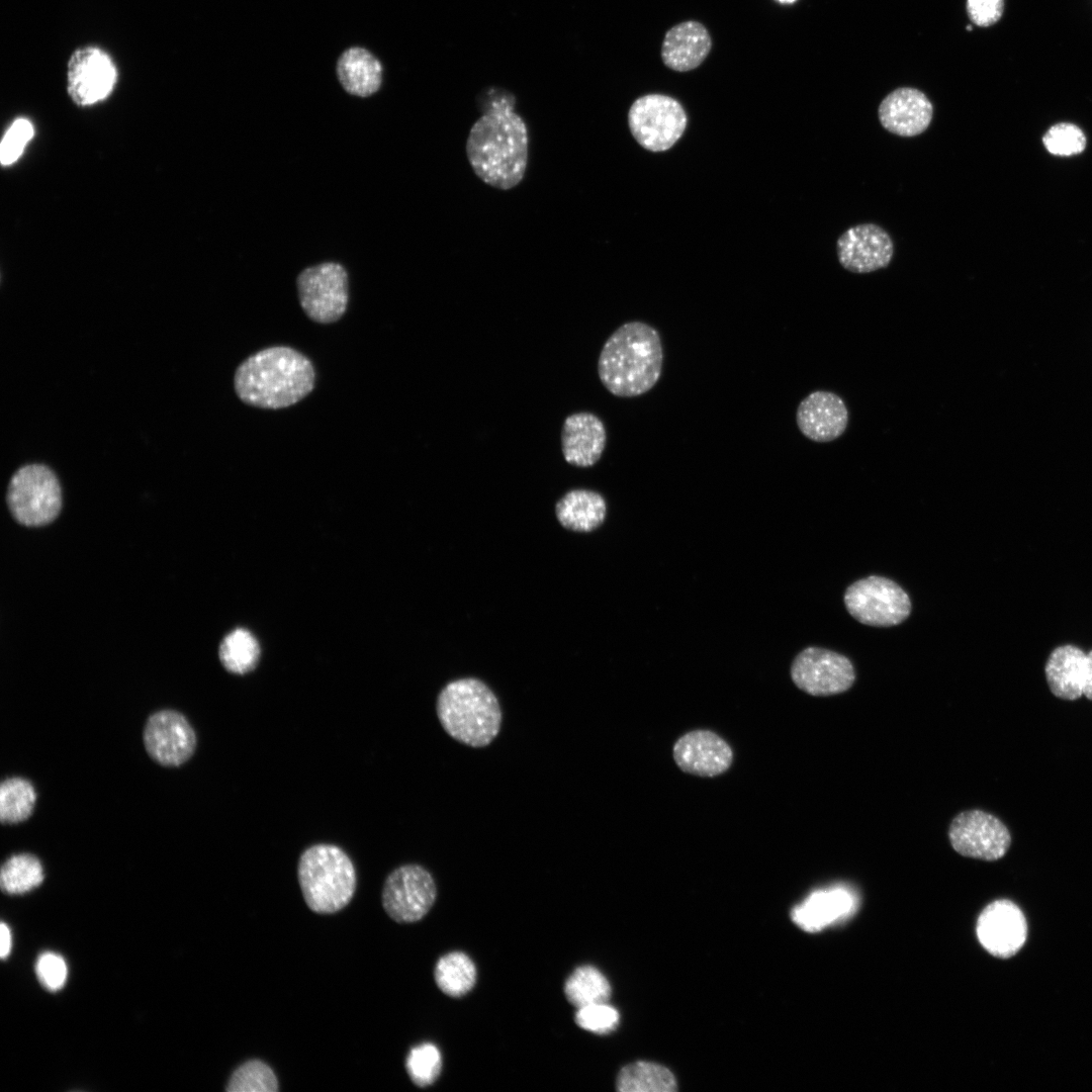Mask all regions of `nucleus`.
I'll list each match as a JSON object with an SVG mask.
<instances>
[{
  "instance_id": "obj_9",
  "label": "nucleus",
  "mask_w": 1092,
  "mask_h": 1092,
  "mask_svg": "<svg viewBox=\"0 0 1092 1092\" xmlns=\"http://www.w3.org/2000/svg\"><path fill=\"white\" fill-rule=\"evenodd\" d=\"M628 122L633 136L643 148L663 152L681 136L688 118L676 99L663 94H647L632 103Z\"/></svg>"
},
{
  "instance_id": "obj_21",
  "label": "nucleus",
  "mask_w": 1092,
  "mask_h": 1092,
  "mask_svg": "<svg viewBox=\"0 0 1092 1092\" xmlns=\"http://www.w3.org/2000/svg\"><path fill=\"white\" fill-rule=\"evenodd\" d=\"M856 909V895L848 888L835 887L812 893L792 910L791 915L803 930L817 932L846 920Z\"/></svg>"
},
{
  "instance_id": "obj_7",
  "label": "nucleus",
  "mask_w": 1092,
  "mask_h": 1092,
  "mask_svg": "<svg viewBox=\"0 0 1092 1092\" xmlns=\"http://www.w3.org/2000/svg\"><path fill=\"white\" fill-rule=\"evenodd\" d=\"M848 613L859 623L873 627H892L911 613L907 593L890 578L871 575L854 581L844 593Z\"/></svg>"
},
{
  "instance_id": "obj_32",
  "label": "nucleus",
  "mask_w": 1092,
  "mask_h": 1092,
  "mask_svg": "<svg viewBox=\"0 0 1092 1092\" xmlns=\"http://www.w3.org/2000/svg\"><path fill=\"white\" fill-rule=\"evenodd\" d=\"M278 1080L272 1069L260 1060L241 1065L229 1080V1092H276Z\"/></svg>"
},
{
  "instance_id": "obj_31",
  "label": "nucleus",
  "mask_w": 1092,
  "mask_h": 1092,
  "mask_svg": "<svg viewBox=\"0 0 1092 1092\" xmlns=\"http://www.w3.org/2000/svg\"><path fill=\"white\" fill-rule=\"evenodd\" d=\"M260 649L256 638L245 629H236L229 633L219 647V659L231 672L246 673L252 670L259 659Z\"/></svg>"
},
{
  "instance_id": "obj_17",
  "label": "nucleus",
  "mask_w": 1092,
  "mask_h": 1092,
  "mask_svg": "<svg viewBox=\"0 0 1092 1092\" xmlns=\"http://www.w3.org/2000/svg\"><path fill=\"white\" fill-rule=\"evenodd\" d=\"M1027 924L1021 910L1009 900H997L989 904L977 922V936L982 946L992 956L1008 959L1023 946Z\"/></svg>"
},
{
  "instance_id": "obj_29",
  "label": "nucleus",
  "mask_w": 1092,
  "mask_h": 1092,
  "mask_svg": "<svg viewBox=\"0 0 1092 1092\" xmlns=\"http://www.w3.org/2000/svg\"><path fill=\"white\" fill-rule=\"evenodd\" d=\"M43 877L41 862L36 856L30 853L14 854L1 868L0 885L7 894H23L38 887Z\"/></svg>"
},
{
  "instance_id": "obj_40",
  "label": "nucleus",
  "mask_w": 1092,
  "mask_h": 1092,
  "mask_svg": "<svg viewBox=\"0 0 1092 1092\" xmlns=\"http://www.w3.org/2000/svg\"><path fill=\"white\" fill-rule=\"evenodd\" d=\"M1083 696L1092 701V649L1087 653V678Z\"/></svg>"
},
{
  "instance_id": "obj_4",
  "label": "nucleus",
  "mask_w": 1092,
  "mask_h": 1092,
  "mask_svg": "<svg viewBox=\"0 0 1092 1092\" xmlns=\"http://www.w3.org/2000/svg\"><path fill=\"white\" fill-rule=\"evenodd\" d=\"M436 711L445 732L473 748L489 745L500 731L503 713L498 699L478 678L448 682L438 695Z\"/></svg>"
},
{
  "instance_id": "obj_33",
  "label": "nucleus",
  "mask_w": 1092,
  "mask_h": 1092,
  "mask_svg": "<svg viewBox=\"0 0 1092 1092\" xmlns=\"http://www.w3.org/2000/svg\"><path fill=\"white\" fill-rule=\"evenodd\" d=\"M405 1069L417 1086L432 1085L442 1070V1056L439 1049L430 1042L414 1046L406 1057Z\"/></svg>"
},
{
  "instance_id": "obj_34",
  "label": "nucleus",
  "mask_w": 1092,
  "mask_h": 1092,
  "mask_svg": "<svg viewBox=\"0 0 1092 1092\" xmlns=\"http://www.w3.org/2000/svg\"><path fill=\"white\" fill-rule=\"evenodd\" d=\"M1046 150L1058 156H1070L1082 152L1086 139L1082 130L1072 123H1058L1043 136Z\"/></svg>"
},
{
  "instance_id": "obj_12",
  "label": "nucleus",
  "mask_w": 1092,
  "mask_h": 1092,
  "mask_svg": "<svg viewBox=\"0 0 1092 1092\" xmlns=\"http://www.w3.org/2000/svg\"><path fill=\"white\" fill-rule=\"evenodd\" d=\"M947 834L950 845L958 853L987 861L1003 857L1011 844V835L1004 823L978 809L956 815Z\"/></svg>"
},
{
  "instance_id": "obj_2",
  "label": "nucleus",
  "mask_w": 1092,
  "mask_h": 1092,
  "mask_svg": "<svg viewBox=\"0 0 1092 1092\" xmlns=\"http://www.w3.org/2000/svg\"><path fill=\"white\" fill-rule=\"evenodd\" d=\"M316 373L311 360L289 346L264 348L236 369L234 388L245 404L262 410L289 407L311 393Z\"/></svg>"
},
{
  "instance_id": "obj_14",
  "label": "nucleus",
  "mask_w": 1092,
  "mask_h": 1092,
  "mask_svg": "<svg viewBox=\"0 0 1092 1092\" xmlns=\"http://www.w3.org/2000/svg\"><path fill=\"white\" fill-rule=\"evenodd\" d=\"M117 72L102 50H76L68 62V92L78 105H91L106 98L116 82Z\"/></svg>"
},
{
  "instance_id": "obj_38",
  "label": "nucleus",
  "mask_w": 1092,
  "mask_h": 1092,
  "mask_svg": "<svg viewBox=\"0 0 1092 1092\" xmlns=\"http://www.w3.org/2000/svg\"><path fill=\"white\" fill-rule=\"evenodd\" d=\"M1004 0H967L970 19L979 26L995 24L1002 16Z\"/></svg>"
},
{
  "instance_id": "obj_19",
  "label": "nucleus",
  "mask_w": 1092,
  "mask_h": 1092,
  "mask_svg": "<svg viewBox=\"0 0 1092 1092\" xmlns=\"http://www.w3.org/2000/svg\"><path fill=\"white\" fill-rule=\"evenodd\" d=\"M796 421L801 433L809 440L826 443L844 433L848 424V411L837 394L816 390L800 402Z\"/></svg>"
},
{
  "instance_id": "obj_41",
  "label": "nucleus",
  "mask_w": 1092,
  "mask_h": 1092,
  "mask_svg": "<svg viewBox=\"0 0 1092 1092\" xmlns=\"http://www.w3.org/2000/svg\"><path fill=\"white\" fill-rule=\"evenodd\" d=\"M777 1H779L780 3L789 4V3L795 2L796 0H777Z\"/></svg>"
},
{
  "instance_id": "obj_27",
  "label": "nucleus",
  "mask_w": 1092,
  "mask_h": 1092,
  "mask_svg": "<svg viewBox=\"0 0 1092 1092\" xmlns=\"http://www.w3.org/2000/svg\"><path fill=\"white\" fill-rule=\"evenodd\" d=\"M617 1089L621 1092H673L676 1081L671 1072L661 1065L635 1062L625 1066L617 1077Z\"/></svg>"
},
{
  "instance_id": "obj_18",
  "label": "nucleus",
  "mask_w": 1092,
  "mask_h": 1092,
  "mask_svg": "<svg viewBox=\"0 0 1092 1092\" xmlns=\"http://www.w3.org/2000/svg\"><path fill=\"white\" fill-rule=\"evenodd\" d=\"M933 106L920 90L910 87L895 89L880 103L878 117L889 132L912 138L924 132L931 123Z\"/></svg>"
},
{
  "instance_id": "obj_10",
  "label": "nucleus",
  "mask_w": 1092,
  "mask_h": 1092,
  "mask_svg": "<svg viewBox=\"0 0 1092 1092\" xmlns=\"http://www.w3.org/2000/svg\"><path fill=\"white\" fill-rule=\"evenodd\" d=\"M437 898V886L431 873L416 863L403 864L386 878L382 905L386 914L398 923L421 920Z\"/></svg>"
},
{
  "instance_id": "obj_36",
  "label": "nucleus",
  "mask_w": 1092,
  "mask_h": 1092,
  "mask_svg": "<svg viewBox=\"0 0 1092 1092\" xmlns=\"http://www.w3.org/2000/svg\"><path fill=\"white\" fill-rule=\"evenodd\" d=\"M35 973L39 983L50 991L60 990L68 976L67 964L56 952H42L36 960Z\"/></svg>"
},
{
  "instance_id": "obj_23",
  "label": "nucleus",
  "mask_w": 1092,
  "mask_h": 1092,
  "mask_svg": "<svg viewBox=\"0 0 1092 1092\" xmlns=\"http://www.w3.org/2000/svg\"><path fill=\"white\" fill-rule=\"evenodd\" d=\"M1044 674L1054 696L1067 701L1077 700L1084 694L1087 653L1073 644L1058 646L1045 662Z\"/></svg>"
},
{
  "instance_id": "obj_30",
  "label": "nucleus",
  "mask_w": 1092,
  "mask_h": 1092,
  "mask_svg": "<svg viewBox=\"0 0 1092 1092\" xmlns=\"http://www.w3.org/2000/svg\"><path fill=\"white\" fill-rule=\"evenodd\" d=\"M36 794L30 782L14 777L0 786V819L2 823H18L27 819L33 810Z\"/></svg>"
},
{
  "instance_id": "obj_20",
  "label": "nucleus",
  "mask_w": 1092,
  "mask_h": 1092,
  "mask_svg": "<svg viewBox=\"0 0 1092 1092\" xmlns=\"http://www.w3.org/2000/svg\"><path fill=\"white\" fill-rule=\"evenodd\" d=\"M561 451L565 461L576 467L596 464L607 443L603 421L594 413L578 412L567 416L563 422Z\"/></svg>"
},
{
  "instance_id": "obj_6",
  "label": "nucleus",
  "mask_w": 1092,
  "mask_h": 1092,
  "mask_svg": "<svg viewBox=\"0 0 1092 1092\" xmlns=\"http://www.w3.org/2000/svg\"><path fill=\"white\" fill-rule=\"evenodd\" d=\"M7 505L13 518L25 526L52 522L62 507V490L56 474L43 464H27L11 477Z\"/></svg>"
},
{
  "instance_id": "obj_8",
  "label": "nucleus",
  "mask_w": 1092,
  "mask_h": 1092,
  "mask_svg": "<svg viewBox=\"0 0 1092 1092\" xmlns=\"http://www.w3.org/2000/svg\"><path fill=\"white\" fill-rule=\"evenodd\" d=\"M296 286L300 306L313 323L334 324L346 313L348 273L341 264L325 262L307 267L297 276Z\"/></svg>"
},
{
  "instance_id": "obj_5",
  "label": "nucleus",
  "mask_w": 1092,
  "mask_h": 1092,
  "mask_svg": "<svg viewBox=\"0 0 1092 1092\" xmlns=\"http://www.w3.org/2000/svg\"><path fill=\"white\" fill-rule=\"evenodd\" d=\"M298 882L307 907L321 914L335 913L349 904L356 889L351 858L334 844H314L300 855Z\"/></svg>"
},
{
  "instance_id": "obj_15",
  "label": "nucleus",
  "mask_w": 1092,
  "mask_h": 1092,
  "mask_svg": "<svg viewBox=\"0 0 1092 1092\" xmlns=\"http://www.w3.org/2000/svg\"><path fill=\"white\" fill-rule=\"evenodd\" d=\"M840 265L852 273H871L887 267L894 255L890 235L875 223L847 229L836 242Z\"/></svg>"
},
{
  "instance_id": "obj_13",
  "label": "nucleus",
  "mask_w": 1092,
  "mask_h": 1092,
  "mask_svg": "<svg viewBox=\"0 0 1092 1092\" xmlns=\"http://www.w3.org/2000/svg\"><path fill=\"white\" fill-rule=\"evenodd\" d=\"M143 737L150 756L166 766L185 762L196 745L192 726L181 713L173 710L153 713L146 722Z\"/></svg>"
},
{
  "instance_id": "obj_24",
  "label": "nucleus",
  "mask_w": 1092,
  "mask_h": 1092,
  "mask_svg": "<svg viewBox=\"0 0 1092 1092\" xmlns=\"http://www.w3.org/2000/svg\"><path fill=\"white\" fill-rule=\"evenodd\" d=\"M337 75L351 95L368 97L378 91L382 81L380 62L366 49L351 48L340 56Z\"/></svg>"
},
{
  "instance_id": "obj_39",
  "label": "nucleus",
  "mask_w": 1092,
  "mask_h": 1092,
  "mask_svg": "<svg viewBox=\"0 0 1092 1092\" xmlns=\"http://www.w3.org/2000/svg\"><path fill=\"white\" fill-rule=\"evenodd\" d=\"M12 946V936L10 928L4 922L0 927V956L1 959H5L9 956Z\"/></svg>"
},
{
  "instance_id": "obj_42",
  "label": "nucleus",
  "mask_w": 1092,
  "mask_h": 1092,
  "mask_svg": "<svg viewBox=\"0 0 1092 1092\" xmlns=\"http://www.w3.org/2000/svg\"><path fill=\"white\" fill-rule=\"evenodd\" d=\"M967 29H968V30H972V26L968 25V26H967Z\"/></svg>"
},
{
  "instance_id": "obj_26",
  "label": "nucleus",
  "mask_w": 1092,
  "mask_h": 1092,
  "mask_svg": "<svg viewBox=\"0 0 1092 1092\" xmlns=\"http://www.w3.org/2000/svg\"><path fill=\"white\" fill-rule=\"evenodd\" d=\"M434 978L438 988L450 997H462L476 983V967L466 953L451 951L436 963Z\"/></svg>"
},
{
  "instance_id": "obj_28",
  "label": "nucleus",
  "mask_w": 1092,
  "mask_h": 1092,
  "mask_svg": "<svg viewBox=\"0 0 1092 1092\" xmlns=\"http://www.w3.org/2000/svg\"><path fill=\"white\" fill-rule=\"evenodd\" d=\"M564 994L574 1007L606 1003L611 996L608 979L597 968L584 965L576 968L564 983Z\"/></svg>"
},
{
  "instance_id": "obj_25",
  "label": "nucleus",
  "mask_w": 1092,
  "mask_h": 1092,
  "mask_svg": "<svg viewBox=\"0 0 1092 1092\" xmlns=\"http://www.w3.org/2000/svg\"><path fill=\"white\" fill-rule=\"evenodd\" d=\"M556 515L561 525L577 532H590L601 526L606 518L605 498L589 489H572L556 504Z\"/></svg>"
},
{
  "instance_id": "obj_11",
  "label": "nucleus",
  "mask_w": 1092,
  "mask_h": 1092,
  "mask_svg": "<svg viewBox=\"0 0 1092 1092\" xmlns=\"http://www.w3.org/2000/svg\"><path fill=\"white\" fill-rule=\"evenodd\" d=\"M793 682L811 696H832L848 691L855 681V670L844 655L820 647H807L791 665Z\"/></svg>"
},
{
  "instance_id": "obj_16",
  "label": "nucleus",
  "mask_w": 1092,
  "mask_h": 1092,
  "mask_svg": "<svg viewBox=\"0 0 1092 1092\" xmlns=\"http://www.w3.org/2000/svg\"><path fill=\"white\" fill-rule=\"evenodd\" d=\"M672 757L678 768L690 775L713 778L726 772L733 762V750L719 734L696 729L673 744Z\"/></svg>"
},
{
  "instance_id": "obj_1",
  "label": "nucleus",
  "mask_w": 1092,
  "mask_h": 1092,
  "mask_svg": "<svg viewBox=\"0 0 1092 1092\" xmlns=\"http://www.w3.org/2000/svg\"><path fill=\"white\" fill-rule=\"evenodd\" d=\"M514 97L493 101L473 123L466 141V156L475 175L500 190L520 184L528 164V128L514 111Z\"/></svg>"
},
{
  "instance_id": "obj_22",
  "label": "nucleus",
  "mask_w": 1092,
  "mask_h": 1092,
  "mask_svg": "<svg viewBox=\"0 0 1092 1092\" xmlns=\"http://www.w3.org/2000/svg\"><path fill=\"white\" fill-rule=\"evenodd\" d=\"M712 49V37L706 26L687 20L669 28L662 40L661 60L675 72H689L706 60Z\"/></svg>"
},
{
  "instance_id": "obj_37",
  "label": "nucleus",
  "mask_w": 1092,
  "mask_h": 1092,
  "mask_svg": "<svg viewBox=\"0 0 1092 1092\" xmlns=\"http://www.w3.org/2000/svg\"><path fill=\"white\" fill-rule=\"evenodd\" d=\"M33 134L31 123L24 119H16L6 131L0 150V159L3 165L13 163L21 155L25 145Z\"/></svg>"
},
{
  "instance_id": "obj_3",
  "label": "nucleus",
  "mask_w": 1092,
  "mask_h": 1092,
  "mask_svg": "<svg viewBox=\"0 0 1092 1092\" xmlns=\"http://www.w3.org/2000/svg\"><path fill=\"white\" fill-rule=\"evenodd\" d=\"M662 364L659 333L646 323L628 322L605 342L598 360V374L612 394L633 397L657 383Z\"/></svg>"
},
{
  "instance_id": "obj_35",
  "label": "nucleus",
  "mask_w": 1092,
  "mask_h": 1092,
  "mask_svg": "<svg viewBox=\"0 0 1092 1092\" xmlns=\"http://www.w3.org/2000/svg\"><path fill=\"white\" fill-rule=\"evenodd\" d=\"M619 1018L618 1011L607 1002L578 1008L574 1016L575 1023L580 1028L598 1034L613 1031L618 1025Z\"/></svg>"
}]
</instances>
